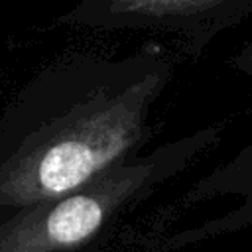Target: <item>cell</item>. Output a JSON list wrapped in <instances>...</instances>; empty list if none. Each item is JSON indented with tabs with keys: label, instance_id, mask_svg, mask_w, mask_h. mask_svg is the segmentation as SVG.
Listing matches in <instances>:
<instances>
[{
	"label": "cell",
	"instance_id": "obj_2",
	"mask_svg": "<svg viewBox=\"0 0 252 252\" xmlns=\"http://www.w3.org/2000/svg\"><path fill=\"white\" fill-rule=\"evenodd\" d=\"M220 126L130 154L81 187L0 219V252H73L87 246L136 199L177 173L213 144Z\"/></svg>",
	"mask_w": 252,
	"mask_h": 252
},
{
	"label": "cell",
	"instance_id": "obj_5",
	"mask_svg": "<svg viewBox=\"0 0 252 252\" xmlns=\"http://www.w3.org/2000/svg\"><path fill=\"white\" fill-rule=\"evenodd\" d=\"M232 67H236L242 73H252V41L244 45L232 59Z\"/></svg>",
	"mask_w": 252,
	"mask_h": 252
},
{
	"label": "cell",
	"instance_id": "obj_3",
	"mask_svg": "<svg viewBox=\"0 0 252 252\" xmlns=\"http://www.w3.org/2000/svg\"><path fill=\"white\" fill-rule=\"evenodd\" d=\"M252 14V0H83L61 20L91 28H152L197 51Z\"/></svg>",
	"mask_w": 252,
	"mask_h": 252
},
{
	"label": "cell",
	"instance_id": "obj_1",
	"mask_svg": "<svg viewBox=\"0 0 252 252\" xmlns=\"http://www.w3.org/2000/svg\"><path fill=\"white\" fill-rule=\"evenodd\" d=\"M173 67L156 47L126 61L67 65L30 85L0 118V219L65 195L128 158L150 136Z\"/></svg>",
	"mask_w": 252,
	"mask_h": 252
},
{
	"label": "cell",
	"instance_id": "obj_4",
	"mask_svg": "<svg viewBox=\"0 0 252 252\" xmlns=\"http://www.w3.org/2000/svg\"><path fill=\"white\" fill-rule=\"evenodd\" d=\"M222 193L240 195L242 205L232 209L230 215L205 222L199 228H187L183 234H175L169 240V244H177V246L191 244L195 240L209 238L213 234L238 230L242 226L252 224V144L244 148L230 163H226L217 173L205 177L199 185H195L187 193V199L199 201V199H207V197L222 195Z\"/></svg>",
	"mask_w": 252,
	"mask_h": 252
}]
</instances>
